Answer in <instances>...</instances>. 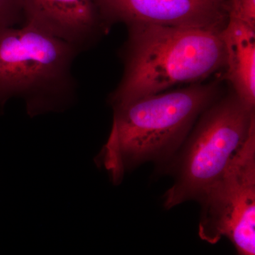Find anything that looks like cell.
<instances>
[{"label": "cell", "instance_id": "cell-1", "mask_svg": "<svg viewBox=\"0 0 255 255\" xmlns=\"http://www.w3.org/2000/svg\"><path fill=\"white\" fill-rule=\"evenodd\" d=\"M218 90L216 84H194L114 106L112 130L96 164L118 185L126 172L137 166L168 158L214 103Z\"/></svg>", "mask_w": 255, "mask_h": 255}, {"label": "cell", "instance_id": "cell-2", "mask_svg": "<svg viewBox=\"0 0 255 255\" xmlns=\"http://www.w3.org/2000/svg\"><path fill=\"white\" fill-rule=\"evenodd\" d=\"M124 73L112 107L207 78L226 64L221 31L151 23L127 25Z\"/></svg>", "mask_w": 255, "mask_h": 255}, {"label": "cell", "instance_id": "cell-3", "mask_svg": "<svg viewBox=\"0 0 255 255\" xmlns=\"http://www.w3.org/2000/svg\"><path fill=\"white\" fill-rule=\"evenodd\" d=\"M80 53L25 23L0 30V107L18 97L30 117L68 109L76 97L72 68Z\"/></svg>", "mask_w": 255, "mask_h": 255}, {"label": "cell", "instance_id": "cell-4", "mask_svg": "<svg viewBox=\"0 0 255 255\" xmlns=\"http://www.w3.org/2000/svg\"><path fill=\"white\" fill-rule=\"evenodd\" d=\"M201 117L179 159L174 184L164 194L167 209L199 201L222 175L255 125V110L235 94L214 102Z\"/></svg>", "mask_w": 255, "mask_h": 255}, {"label": "cell", "instance_id": "cell-5", "mask_svg": "<svg viewBox=\"0 0 255 255\" xmlns=\"http://www.w3.org/2000/svg\"><path fill=\"white\" fill-rule=\"evenodd\" d=\"M199 236L226 238L238 254H255V125L222 175L203 194Z\"/></svg>", "mask_w": 255, "mask_h": 255}, {"label": "cell", "instance_id": "cell-6", "mask_svg": "<svg viewBox=\"0 0 255 255\" xmlns=\"http://www.w3.org/2000/svg\"><path fill=\"white\" fill-rule=\"evenodd\" d=\"M108 26L143 23L221 31L228 21V0H93Z\"/></svg>", "mask_w": 255, "mask_h": 255}, {"label": "cell", "instance_id": "cell-7", "mask_svg": "<svg viewBox=\"0 0 255 255\" xmlns=\"http://www.w3.org/2000/svg\"><path fill=\"white\" fill-rule=\"evenodd\" d=\"M71 45L80 53L108 26L93 0H23V23Z\"/></svg>", "mask_w": 255, "mask_h": 255}, {"label": "cell", "instance_id": "cell-8", "mask_svg": "<svg viewBox=\"0 0 255 255\" xmlns=\"http://www.w3.org/2000/svg\"><path fill=\"white\" fill-rule=\"evenodd\" d=\"M226 53V79L250 110L255 106V28L228 18L221 31Z\"/></svg>", "mask_w": 255, "mask_h": 255}, {"label": "cell", "instance_id": "cell-9", "mask_svg": "<svg viewBox=\"0 0 255 255\" xmlns=\"http://www.w3.org/2000/svg\"><path fill=\"white\" fill-rule=\"evenodd\" d=\"M228 18L255 28V0H228Z\"/></svg>", "mask_w": 255, "mask_h": 255}, {"label": "cell", "instance_id": "cell-10", "mask_svg": "<svg viewBox=\"0 0 255 255\" xmlns=\"http://www.w3.org/2000/svg\"><path fill=\"white\" fill-rule=\"evenodd\" d=\"M23 23V0H0V30Z\"/></svg>", "mask_w": 255, "mask_h": 255}]
</instances>
